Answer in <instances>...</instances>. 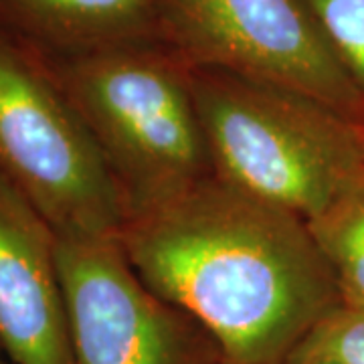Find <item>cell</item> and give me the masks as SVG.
<instances>
[{
  "label": "cell",
  "instance_id": "cell-10",
  "mask_svg": "<svg viewBox=\"0 0 364 364\" xmlns=\"http://www.w3.org/2000/svg\"><path fill=\"white\" fill-rule=\"evenodd\" d=\"M340 63L364 91V0H304Z\"/></svg>",
  "mask_w": 364,
  "mask_h": 364
},
{
  "label": "cell",
  "instance_id": "cell-3",
  "mask_svg": "<svg viewBox=\"0 0 364 364\" xmlns=\"http://www.w3.org/2000/svg\"><path fill=\"white\" fill-rule=\"evenodd\" d=\"M213 172L304 221L364 168V126L320 102L191 65Z\"/></svg>",
  "mask_w": 364,
  "mask_h": 364
},
{
  "label": "cell",
  "instance_id": "cell-5",
  "mask_svg": "<svg viewBox=\"0 0 364 364\" xmlns=\"http://www.w3.org/2000/svg\"><path fill=\"white\" fill-rule=\"evenodd\" d=\"M158 25L188 65L294 91L364 126V91L304 0H158Z\"/></svg>",
  "mask_w": 364,
  "mask_h": 364
},
{
  "label": "cell",
  "instance_id": "cell-12",
  "mask_svg": "<svg viewBox=\"0 0 364 364\" xmlns=\"http://www.w3.org/2000/svg\"><path fill=\"white\" fill-rule=\"evenodd\" d=\"M0 364H13L11 363V358L4 354V350H2V346H0Z\"/></svg>",
  "mask_w": 364,
  "mask_h": 364
},
{
  "label": "cell",
  "instance_id": "cell-8",
  "mask_svg": "<svg viewBox=\"0 0 364 364\" xmlns=\"http://www.w3.org/2000/svg\"><path fill=\"white\" fill-rule=\"evenodd\" d=\"M0 26L45 57L160 41L158 0H0Z\"/></svg>",
  "mask_w": 364,
  "mask_h": 364
},
{
  "label": "cell",
  "instance_id": "cell-4",
  "mask_svg": "<svg viewBox=\"0 0 364 364\" xmlns=\"http://www.w3.org/2000/svg\"><path fill=\"white\" fill-rule=\"evenodd\" d=\"M0 174L59 237H119L126 200L45 57L0 26Z\"/></svg>",
  "mask_w": 364,
  "mask_h": 364
},
{
  "label": "cell",
  "instance_id": "cell-11",
  "mask_svg": "<svg viewBox=\"0 0 364 364\" xmlns=\"http://www.w3.org/2000/svg\"><path fill=\"white\" fill-rule=\"evenodd\" d=\"M304 360L364 364V312L340 306L330 314L299 344L287 364Z\"/></svg>",
  "mask_w": 364,
  "mask_h": 364
},
{
  "label": "cell",
  "instance_id": "cell-1",
  "mask_svg": "<svg viewBox=\"0 0 364 364\" xmlns=\"http://www.w3.org/2000/svg\"><path fill=\"white\" fill-rule=\"evenodd\" d=\"M117 239L144 284L195 318L225 364H287L342 306L306 221L215 172L130 213Z\"/></svg>",
  "mask_w": 364,
  "mask_h": 364
},
{
  "label": "cell",
  "instance_id": "cell-2",
  "mask_svg": "<svg viewBox=\"0 0 364 364\" xmlns=\"http://www.w3.org/2000/svg\"><path fill=\"white\" fill-rule=\"evenodd\" d=\"M45 61L114 174L126 217L213 174L191 65L166 43H126Z\"/></svg>",
  "mask_w": 364,
  "mask_h": 364
},
{
  "label": "cell",
  "instance_id": "cell-7",
  "mask_svg": "<svg viewBox=\"0 0 364 364\" xmlns=\"http://www.w3.org/2000/svg\"><path fill=\"white\" fill-rule=\"evenodd\" d=\"M0 346L13 364H75L57 233L2 174Z\"/></svg>",
  "mask_w": 364,
  "mask_h": 364
},
{
  "label": "cell",
  "instance_id": "cell-6",
  "mask_svg": "<svg viewBox=\"0 0 364 364\" xmlns=\"http://www.w3.org/2000/svg\"><path fill=\"white\" fill-rule=\"evenodd\" d=\"M75 364H225L215 338L142 282L117 237H59Z\"/></svg>",
  "mask_w": 364,
  "mask_h": 364
},
{
  "label": "cell",
  "instance_id": "cell-9",
  "mask_svg": "<svg viewBox=\"0 0 364 364\" xmlns=\"http://www.w3.org/2000/svg\"><path fill=\"white\" fill-rule=\"evenodd\" d=\"M306 225L342 306L364 312V168Z\"/></svg>",
  "mask_w": 364,
  "mask_h": 364
},
{
  "label": "cell",
  "instance_id": "cell-13",
  "mask_svg": "<svg viewBox=\"0 0 364 364\" xmlns=\"http://www.w3.org/2000/svg\"><path fill=\"white\" fill-rule=\"evenodd\" d=\"M296 364H336V363H330V360H304V363H296Z\"/></svg>",
  "mask_w": 364,
  "mask_h": 364
}]
</instances>
